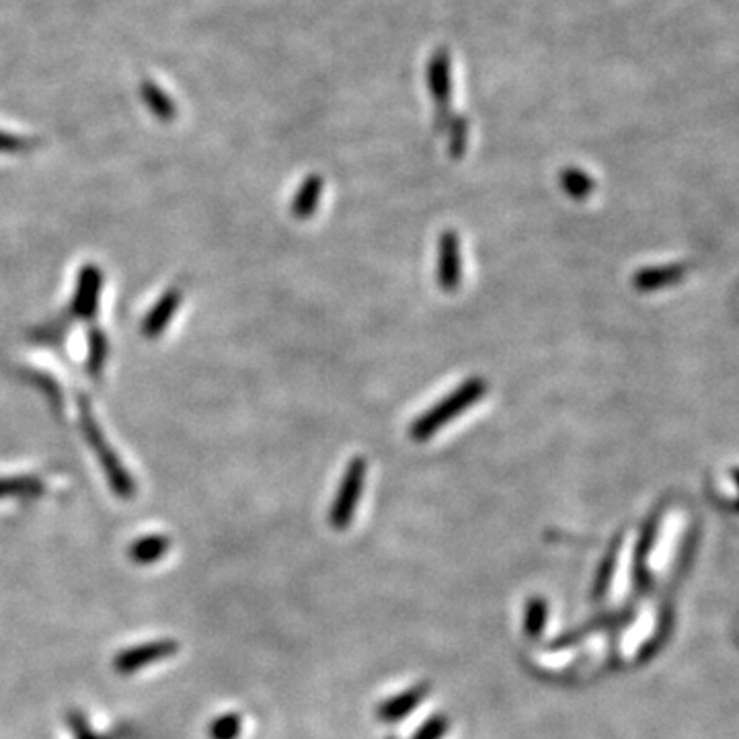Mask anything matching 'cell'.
<instances>
[{
    "label": "cell",
    "mask_w": 739,
    "mask_h": 739,
    "mask_svg": "<svg viewBox=\"0 0 739 739\" xmlns=\"http://www.w3.org/2000/svg\"><path fill=\"white\" fill-rule=\"evenodd\" d=\"M177 651V645L171 643V641H165V643H150V645H140V647H134V649H128L124 651L122 655H118V659H115V670H118L120 674H134L146 666H152L157 664V661L165 659L167 655L175 653Z\"/></svg>",
    "instance_id": "6"
},
{
    "label": "cell",
    "mask_w": 739,
    "mask_h": 739,
    "mask_svg": "<svg viewBox=\"0 0 739 739\" xmlns=\"http://www.w3.org/2000/svg\"><path fill=\"white\" fill-rule=\"evenodd\" d=\"M79 411H81V427H83V434L89 442V446L93 448V452L97 454L101 466H103V473L111 485V489L115 491V495L122 497V499H132L134 493H136V485H134V479L128 475V471L124 469V464L120 462L118 454H115L103 432L99 430V425L91 413V407L87 403V399H81L79 401Z\"/></svg>",
    "instance_id": "2"
},
{
    "label": "cell",
    "mask_w": 739,
    "mask_h": 739,
    "mask_svg": "<svg viewBox=\"0 0 739 739\" xmlns=\"http://www.w3.org/2000/svg\"><path fill=\"white\" fill-rule=\"evenodd\" d=\"M438 286L446 292H454L462 284V251L460 239L454 230H446L438 241Z\"/></svg>",
    "instance_id": "4"
},
{
    "label": "cell",
    "mask_w": 739,
    "mask_h": 739,
    "mask_svg": "<svg viewBox=\"0 0 739 739\" xmlns=\"http://www.w3.org/2000/svg\"><path fill=\"white\" fill-rule=\"evenodd\" d=\"M103 288V274L97 265H85L79 271V282H76L74 300H72V315L91 321L95 319L99 310V298Z\"/></svg>",
    "instance_id": "5"
},
{
    "label": "cell",
    "mask_w": 739,
    "mask_h": 739,
    "mask_svg": "<svg viewBox=\"0 0 739 739\" xmlns=\"http://www.w3.org/2000/svg\"><path fill=\"white\" fill-rule=\"evenodd\" d=\"M321 196H323V177L321 175L306 177L294 196V202L290 208L292 216L296 220H308L310 216H315Z\"/></svg>",
    "instance_id": "10"
},
{
    "label": "cell",
    "mask_w": 739,
    "mask_h": 739,
    "mask_svg": "<svg viewBox=\"0 0 739 739\" xmlns=\"http://www.w3.org/2000/svg\"><path fill=\"white\" fill-rule=\"evenodd\" d=\"M366 475H368V462L364 456H356L343 473L337 497L333 501L331 508V522L335 528H343L347 526V522L352 520L356 505L362 497L364 491V483H366Z\"/></svg>",
    "instance_id": "3"
},
{
    "label": "cell",
    "mask_w": 739,
    "mask_h": 739,
    "mask_svg": "<svg viewBox=\"0 0 739 739\" xmlns=\"http://www.w3.org/2000/svg\"><path fill=\"white\" fill-rule=\"evenodd\" d=\"M33 148V140L0 130V154H23Z\"/></svg>",
    "instance_id": "15"
},
{
    "label": "cell",
    "mask_w": 739,
    "mask_h": 739,
    "mask_svg": "<svg viewBox=\"0 0 739 739\" xmlns=\"http://www.w3.org/2000/svg\"><path fill=\"white\" fill-rule=\"evenodd\" d=\"M140 97L144 101V105L150 109V113L157 118L159 122H173L177 118V107L175 101L171 99V95L159 87L154 81L144 79L140 85Z\"/></svg>",
    "instance_id": "9"
},
{
    "label": "cell",
    "mask_w": 739,
    "mask_h": 739,
    "mask_svg": "<svg viewBox=\"0 0 739 739\" xmlns=\"http://www.w3.org/2000/svg\"><path fill=\"white\" fill-rule=\"evenodd\" d=\"M235 731H237V719L235 717H226V719H222V721H218L214 725L212 735L216 739H228V737L235 735Z\"/></svg>",
    "instance_id": "16"
},
{
    "label": "cell",
    "mask_w": 739,
    "mask_h": 739,
    "mask_svg": "<svg viewBox=\"0 0 739 739\" xmlns=\"http://www.w3.org/2000/svg\"><path fill=\"white\" fill-rule=\"evenodd\" d=\"M183 302V294L177 288L167 290L159 302L152 306L150 313L146 315V319L142 321V335L148 339H157L159 335L165 333V329L169 327V323L173 321L179 304Z\"/></svg>",
    "instance_id": "8"
},
{
    "label": "cell",
    "mask_w": 739,
    "mask_h": 739,
    "mask_svg": "<svg viewBox=\"0 0 739 739\" xmlns=\"http://www.w3.org/2000/svg\"><path fill=\"white\" fill-rule=\"evenodd\" d=\"M109 354V343L107 337L103 335V331L99 329H91L89 333V358H87V372L97 380L103 372L105 360Z\"/></svg>",
    "instance_id": "13"
},
{
    "label": "cell",
    "mask_w": 739,
    "mask_h": 739,
    "mask_svg": "<svg viewBox=\"0 0 739 739\" xmlns=\"http://www.w3.org/2000/svg\"><path fill=\"white\" fill-rule=\"evenodd\" d=\"M561 185L567 196L573 200H583L594 191V179H590L586 173L579 169H567L561 175Z\"/></svg>",
    "instance_id": "14"
},
{
    "label": "cell",
    "mask_w": 739,
    "mask_h": 739,
    "mask_svg": "<svg viewBox=\"0 0 739 739\" xmlns=\"http://www.w3.org/2000/svg\"><path fill=\"white\" fill-rule=\"evenodd\" d=\"M44 483L37 477H17L0 479V499L7 497H40L44 493Z\"/></svg>",
    "instance_id": "12"
},
{
    "label": "cell",
    "mask_w": 739,
    "mask_h": 739,
    "mask_svg": "<svg viewBox=\"0 0 739 739\" xmlns=\"http://www.w3.org/2000/svg\"><path fill=\"white\" fill-rule=\"evenodd\" d=\"M487 382L483 378H469L458 388L436 403L432 409H427L409 425V438L415 442H425L436 436L446 423L460 417L466 409H471L487 395Z\"/></svg>",
    "instance_id": "1"
},
{
    "label": "cell",
    "mask_w": 739,
    "mask_h": 739,
    "mask_svg": "<svg viewBox=\"0 0 739 739\" xmlns=\"http://www.w3.org/2000/svg\"><path fill=\"white\" fill-rule=\"evenodd\" d=\"M430 89L438 109V126H448L450 118V58L446 52H438L430 62Z\"/></svg>",
    "instance_id": "7"
},
{
    "label": "cell",
    "mask_w": 739,
    "mask_h": 739,
    "mask_svg": "<svg viewBox=\"0 0 739 739\" xmlns=\"http://www.w3.org/2000/svg\"><path fill=\"white\" fill-rule=\"evenodd\" d=\"M169 549H171V540L167 536L150 534V536L138 538L130 547L128 555L138 565H152V563L161 561L169 553Z\"/></svg>",
    "instance_id": "11"
}]
</instances>
